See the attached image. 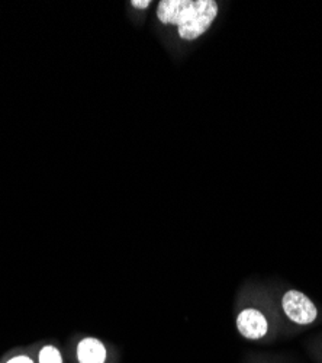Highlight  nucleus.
<instances>
[{
	"instance_id": "1",
	"label": "nucleus",
	"mask_w": 322,
	"mask_h": 363,
	"mask_svg": "<svg viewBox=\"0 0 322 363\" xmlns=\"http://www.w3.org/2000/svg\"><path fill=\"white\" fill-rule=\"evenodd\" d=\"M218 15L214 0H161L157 16L164 25H176L183 40H196L208 31Z\"/></svg>"
},
{
	"instance_id": "2",
	"label": "nucleus",
	"mask_w": 322,
	"mask_h": 363,
	"mask_svg": "<svg viewBox=\"0 0 322 363\" xmlns=\"http://www.w3.org/2000/svg\"><path fill=\"white\" fill-rule=\"evenodd\" d=\"M282 306L284 314L297 324H311L316 318V307L312 301L299 291H289L284 294Z\"/></svg>"
},
{
	"instance_id": "3",
	"label": "nucleus",
	"mask_w": 322,
	"mask_h": 363,
	"mask_svg": "<svg viewBox=\"0 0 322 363\" xmlns=\"http://www.w3.org/2000/svg\"><path fill=\"white\" fill-rule=\"evenodd\" d=\"M237 327L244 337L257 340V339H261L263 336H266L269 324L266 317L263 315L258 310L247 308L240 313L237 318Z\"/></svg>"
},
{
	"instance_id": "4",
	"label": "nucleus",
	"mask_w": 322,
	"mask_h": 363,
	"mask_svg": "<svg viewBox=\"0 0 322 363\" xmlns=\"http://www.w3.org/2000/svg\"><path fill=\"white\" fill-rule=\"evenodd\" d=\"M77 359L80 363H105L106 347L98 339L86 337L77 345Z\"/></svg>"
},
{
	"instance_id": "5",
	"label": "nucleus",
	"mask_w": 322,
	"mask_h": 363,
	"mask_svg": "<svg viewBox=\"0 0 322 363\" xmlns=\"http://www.w3.org/2000/svg\"><path fill=\"white\" fill-rule=\"evenodd\" d=\"M38 363H63V356L55 346H44L38 354Z\"/></svg>"
},
{
	"instance_id": "6",
	"label": "nucleus",
	"mask_w": 322,
	"mask_h": 363,
	"mask_svg": "<svg viewBox=\"0 0 322 363\" xmlns=\"http://www.w3.org/2000/svg\"><path fill=\"white\" fill-rule=\"evenodd\" d=\"M6 363H34V360L26 354H18V356H13L12 359H9Z\"/></svg>"
},
{
	"instance_id": "7",
	"label": "nucleus",
	"mask_w": 322,
	"mask_h": 363,
	"mask_svg": "<svg viewBox=\"0 0 322 363\" xmlns=\"http://www.w3.org/2000/svg\"><path fill=\"white\" fill-rule=\"evenodd\" d=\"M150 4H151L150 0H132V2H131V5H132L134 8H138V9L149 8Z\"/></svg>"
}]
</instances>
